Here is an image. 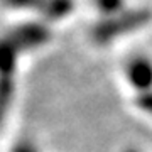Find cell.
Returning a JSON list of instances; mask_svg holds the SVG:
<instances>
[{
  "label": "cell",
  "mask_w": 152,
  "mask_h": 152,
  "mask_svg": "<svg viewBox=\"0 0 152 152\" xmlns=\"http://www.w3.org/2000/svg\"><path fill=\"white\" fill-rule=\"evenodd\" d=\"M152 19L149 9H127L113 15L103 17L91 27V39L96 44H108L124 34L144 27Z\"/></svg>",
  "instance_id": "1"
},
{
  "label": "cell",
  "mask_w": 152,
  "mask_h": 152,
  "mask_svg": "<svg viewBox=\"0 0 152 152\" xmlns=\"http://www.w3.org/2000/svg\"><path fill=\"white\" fill-rule=\"evenodd\" d=\"M10 9H34L51 20L64 19L75 9V0H0Z\"/></svg>",
  "instance_id": "2"
},
{
  "label": "cell",
  "mask_w": 152,
  "mask_h": 152,
  "mask_svg": "<svg viewBox=\"0 0 152 152\" xmlns=\"http://www.w3.org/2000/svg\"><path fill=\"white\" fill-rule=\"evenodd\" d=\"M7 36L15 42V46L20 51H26V49H34L46 44L51 39V31L48 26L39 22H26L19 27L12 29Z\"/></svg>",
  "instance_id": "3"
},
{
  "label": "cell",
  "mask_w": 152,
  "mask_h": 152,
  "mask_svg": "<svg viewBox=\"0 0 152 152\" xmlns=\"http://www.w3.org/2000/svg\"><path fill=\"white\" fill-rule=\"evenodd\" d=\"M125 75L139 93L152 90V61L147 56H134L125 64Z\"/></svg>",
  "instance_id": "4"
},
{
  "label": "cell",
  "mask_w": 152,
  "mask_h": 152,
  "mask_svg": "<svg viewBox=\"0 0 152 152\" xmlns=\"http://www.w3.org/2000/svg\"><path fill=\"white\" fill-rule=\"evenodd\" d=\"M96 10L103 14V17L113 15L117 12L124 10V0H93Z\"/></svg>",
  "instance_id": "5"
},
{
  "label": "cell",
  "mask_w": 152,
  "mask_h": 152,
  "mask_svg": "<svg viewBox=\"0 0 152 152\" xmlns=\"http://www.w3.org/2000/svg\"><path fill=\"white\" fill-rule=\"evenodd\" d=\"M137 105H139L144 112L152 115V90L139 93V96H137Z\"/></svg>",
  "instance_id": "6"
},
{
  "label": "cell",
  "mask_w": 152,
  "mask_h": 152,
  "mask_svg": "<svg viewBox=\"0 0 152 152\" xmlns=\"http://www.w3.org/2000/svg\"><path fill=\"white\" fill-rule=\"evenodd\" d=\"M10 152H39L37 145L34 144L32 140H26V139H22V140L15 142L14 147H12Z\"/></svg>",
  "instance_id": "7"
},
{
  "label": "cell",
  "mask_w": 152,
  "mask_h": 152,
  "mask_svg": "<svg viewBox=\"0 0 152 152\" xmlns=\"http://www.w3.org/2000/svg\"><path fill=\"white\" fill-rule=\"evenodd\" d=\"M5 110H7V107L0 102V124H2V120H4V117H5Z\"/></svg>",
  "instance_id": "8"
},
{
  "label": "cell",
  "mask_w": 152,
  "mask_h": 152,
  "mask_svg": "<svg viewBox=\"0 0 152 152\" xmlns=\"http://www.w3.org/2000/svg\"><path fill=\"white\" fill-rule=\"evenodd\" d=\"M125 152H139V151H135V149H127Z\"/></svg>",
  "instance_id": "9"
}]
</instances>
